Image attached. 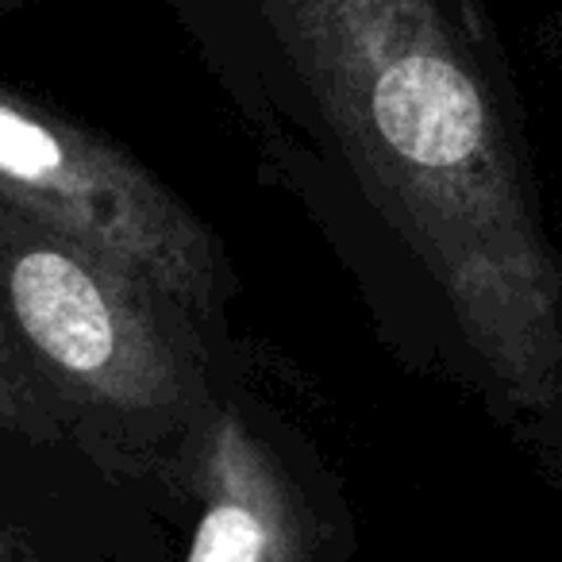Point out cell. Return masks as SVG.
I'll list each match as a JSON object with an SVG mask.
<instances>
[{
  "instance_id": "cell-2",
  "label": "cell",
  "mask_w": 562,
  "mask_h": 562,
  "mask_svg": "<svg viewBox=\"0 0 562 562\" xmlns=\"http://www.w3.org/2000/svg\"><path fill=\"white\" fill-rule=\"evenodd\" d=\"M0 301L32 359L109 413H178L196 355L139 273L0 204Z\"/></svg>"
},
{
  "instance_id": "cell-5",
  "label": "cell",
  "mask_w": 562,
  "mask_h": 562,
  "mask_svg": "<svg viewBox=\"0 0 562 562\" xmlns=\"http://www.w3.org/2000/svg\"><path fill=\"white\" fill-rule=\"evenodd\" d=\"M0 424L12 431H24V436H55V424H50L40 393L27 382V370L4 324H0Z\"/></svg>"
},
{
  "instance_id": "cell-6",
  "label": "cell",
  "mask_w": 562,
  "mask_h": 562,
  "mask_svg": "<svg viewBox=\"0 0 562 562\" xmlns=\"http://www.w3.org/2000/svg\"><path fill=\"white\" fill-rule=\"evenodd\" d=\"M16 554H20L16 536L9 528H0V562H16Z\"/></svg>"
},
{
  "instance_id": "cell-1",
  "label": "cell",
  "mask_w": 562,
  "mask_h": 562,
  "mask_svg": "<svg viewBox=\"0 0 562 562\" xmlns=\"http://www.w3.org/2000/svg\"><path fill=\"white\" fill-rule=\"evenodd\" d=\"M362 186L428 266L528 220L497 86L439 0H258Z\"/></svg>"
},
{
  "instance_id": "cell-4",
  "label": "cell",
  "mask_w": 562,
  "mask_h": 562,
  "mask_svg": "<svg viewBox=\"0 0 562 562\" xmlns=\"http://www.w3.org/2000/svg\"><path fill=\"white\" fill-rule=\"evenodd\" d=\"M201 501L186 562H308L297 490L232 408L204 431Z\"/></svg>"
},
{
  "instance_id": "cell-3",
  "label": "cell",
  "mask_w": 562,
  "mask_h": 562,
  "mask_svg": "<svg viewBox=\"0 0 562 562\" xmlns=\"http://www.w3.org/2000/svg\"><path fill=\"white\" fill-rule=\"evenodd\" d=\"M0 204L93 247L196 313L216 293L204 224L116 143L0 86Z\"/></svg>"
}]
</instances>
